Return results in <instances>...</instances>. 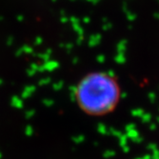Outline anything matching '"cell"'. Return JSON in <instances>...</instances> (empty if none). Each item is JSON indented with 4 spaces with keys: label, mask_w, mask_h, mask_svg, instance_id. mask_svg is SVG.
Returning <instances> with one entry per match:
<instances>
[{
    "label": "cell",
    "mask_w": 159,
    "mask_h": 159,
    "mask_svg": "<svg viewBox=\"0 0 159 159\" xmlns=\"http://www.w3.org/2000/svg\"><path fill=\"white\" fill-rule=\"evenodd\" d=\"M78 108L91 117H104L115 111L122 99V87L115 76L107 71L84 74L74 87Z\"/></svg>",
    "instance_id": "cell-1"
}]
</instances>
